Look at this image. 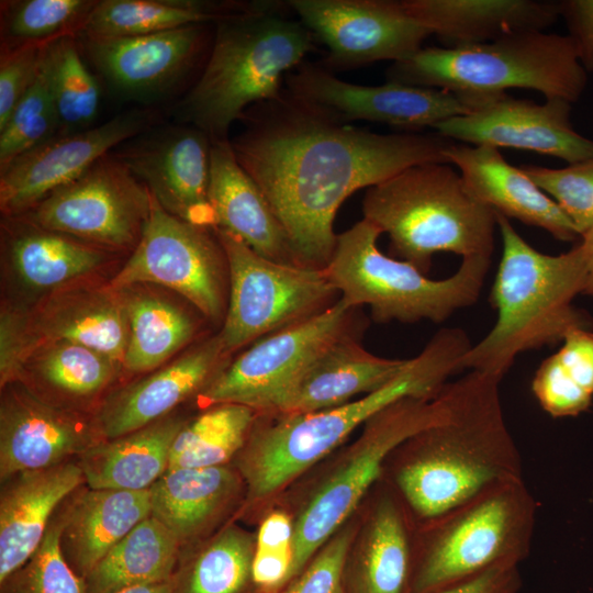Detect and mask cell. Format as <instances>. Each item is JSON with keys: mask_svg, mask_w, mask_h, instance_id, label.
I'll use <instances>...</instances> for the list:
<instances>
[{"mask_svg": "<svg viewBox=\"0 0 593 593\" xmlns=\"http://www.w3.org/2000/svg\"><path fill=\"white\" fill-rule=\"evenodd\" d=\"M231 145L281 223L299 265L325 268L334 220L354 192L425 163H447L452 141L435 134H380L335 121L291 97L249 108ZM448 164V163H447Z\"/></svg>", "mask_w": 593, "mask_h": 593, "instance_id": "1", "label": "cell"}, {"mask_svg": "<svg viewBox=\"0 0 593 593\" xmlns=\"http://www.w3.org/2000/svg\"><path fill=\"white\" fill-rule=\"evenodd\" d=\"M502 378L469 370L440 389L443 413L394 451L393 480L418 519L433 518L485 486L522 477V458L506 425Z\"/></svg>", "mask_w": 593, "mask_h": 593, "instance_id": "2", "label": "cell"}, {"mask_svg": "<svg viewBox=\"0 0 593 593\" xmlns=\"http://www.w3.org/2000/svg\"><path fill=\"white\" fill-rule=\"evenodd\" d=\"M470 345L463 329L443 328L395 379L372 393L321 412L278 415L262 426L255 422L237 454L248 499L278 491L394 402L407 396L434 398L451 374L461 371V358Z\"/></svg>", "mask_w": 593, "mask_h": 593, "instance_id": "3", "label": "cell"}, {"mask_svg": "<svg viewBox=\"0 0 593 593\" xmlns=\"http://www.w3.org/2000/svg\"><path fill=\"white\" fill-rule=\"evenodd\" d=\"M495 214L502 256L489 300L496 321L463 355L461 369L503 378L519 354L556 345L573 329H592L593 318L572 305L585 282L580 246L560 255L544 254L507 217Z\"/></svg>", "mask_w": 593, "mask_h": 593, "instance_id": "4", "label": "cell"}, {"mask_svg": "<svg viewBox=\"0 0 593 593\" xmlns=\"http://www.w3.org/2000/svg\"><path fill=\"white\" fill-rule=\"evenodd\" d=\"M286 5L261 1L216 24L206 63L180 104L183 121L225 139L249 108L281 96L287 75L314 48V35L282 13Z\"/></svg>", "mask_w": 593, "mask_h": 593, "instance_id": "5", "label": "cell"}, {"mask_svg": "<svg viewBox=\"0 0 593 593\" xmlns=\"http://www.w3.org/2000/svg\"><path fill=\"white\" fill-rule=\"evenodd\" d=\"M365 220L390 238V251L427 273L433 256L491 258L496 214L475 200L447 163L409 167L366 190Z\"/></svg>", "mask_w": 593, "mask_h": 593, "instance_id": "6", "label": "cell"}, {"mask_svg": "<svg viewBox=\"0 0 593 593\" xmlns=\"http://www.w3.org/2000/svg\"><path fill=\"white\" fill-rule=\"evenodd\" d=\"M387 81L441 89L466 101L535 90L546 99L577 102L588 83L569 35L526 31L463 47H422L392 63Z\"/></svg>", "mask_w": 593, "mask_h": 593, "instance_id": "7", "label": "cell"}, {"mask_svg": "<svg viewBox=\"0 0 593 593\" xmlns=\"http://www.w3.org/2000/svg\"><path fill=\"white\" fill-rule=\"evenodd\" d=\"M537 510L523 477H511L422 521L407 593H434L495 567H519L530 551Z\"/></svg>", "mask_w": 593, "mask_h": 593, "instance_id": "8", "label": "cell"}, {"mask_svg": "<svg viewBox=\"0 0 593 593\" xmlns=\"http://www.w3.org/2000/svg\"><path fill=\"white\" fill-rule=\"evenodd\" d=\"M381 234L365 219L337 234L324 269L347 304L367 305L376 323H441L478 301L491 258H465L455 273L435 280L412 264L382 254Z\"/></svg>", "mask_w": 593, "mask_h": 593, "instance_id": "9", "label": "cell"}, {"mask_svg": "<svg viewBox=\"0 0 593 593\" xmlns=\"http://www.w3.org/2000/svg\"><path fill=\"white\" fill-rule=\"evenodd\" d=\"M226 257L228 299L217 333L227 355L316 315L340 296L325 269L269 260L213 230Z\"/></svg>", "mask_w": 593, "mask_h": 593, "instance_id": "10", "label": "cell"}, {"mask_svg": "<svg viewBox=\"0 0 593 593\" xmlns=\"http://www.w3.org/2000/svg\"><path fill=\"white\" fill-rule=\"evenodd\" d=\"M443 401L407 396L387 406L365 424L347 461L322 485L294 525L290 581L351 514L383 471L387 459L405 440L437 422Z\"/></svg>", "mask_w": 593, "mask_h": 593, "instance_id": "11", "label": "cell"}, {"mask_svg": "<svg viewBox=\"0 0 593 593\" xmlns=\"http://www.w3.org/2000/svg\"><path fill=\"white\" fill-rule=\"evenodd\" d=\"M109 281L118 290L163 286L183 296L212 322L225 316L228 272L217 236L211 228L170 214L154 195L139 243Z\"/></svg>", "mask_w": 593, "mask_h": 593, "instance_id": "12", "label": "cell"}, {"mask_svg": "<svg viewBox=\"0 0 593 593\" xmlns=\"http://www.w3.org/2000/svg\"><path fill=\"white\" fill-rule=\"evenodd\" d=\"M359 307L339 298L325 311L273 332L227 362L198 395L206 406L235 403L270 413L281 394L331 345L358 335Z\"/></svg>", "mask_w": 593, "mask_h": 593, "instance_id": "13", "label": "cell"}, {"mask_svg": "<svg viewBox=\"0 0 593 593\" xmlns=\"http://www.w3.org/2000/svg\"><path fill=\"white\" fill-rule=\"evenodd\" d=\"M152 192L115 154L19 215L118 254L132 253L149 216Z\"/></svg>", "mask_w": 593, "mask_h": 593, "instance_id": "14", "label": "cell"}, {"mask_svg": "<svg viewBox=\"0 0 593 593\" xmlns=\"http://www.w3.org/2000/svg\"><path fill=\"white\" fill-rule=\"evenodd\" d=\"M284 86L294 99L348 124L369 121L418 131L434 128L444 120L470 111L466 100L441 89L394 81L355 85L337 78L323 66L304 61L287 75Z\"/></svg>", "mask_w": 593, "mask_h": 593, "instance_id": "15", "label": "cell"}, {"mask_svg": "<svg viewBox=\"0 0 593 593\" xmlns=\"http://www.w3.org/2000/svg\"><path fill=\"white\" fill-rule=\"evenodd\" d=\"M299 20L328 49L325 67L403 60L430 36L401 0H289Z\"/></svg>", "mask_w": 593, "mask_h": 593, "instance_id": "16", "label": "cell"}, {"mask_svg": "<svg viewBox=\"0 0 593 593\" xmlns=\"http://www.w3.org/2000/svg\"><path fill=\"white\" fill-rule=\"evenodd\" d=\"M468 103V113L441 121L436 133L456 143L532 150L569 165L593 158V139L573 128L572 103L563 99L536 103L501 93Z\"/></svg>", "mask_w": 593, "mask_h": 593, "instance_id": "17", "label": "cell"}, {"mask_svg": "<svg viewBox=\"0 0 593 593\" xmlns=\"http://www.w3.org/2000/svg\"><path fill=\"white\" fill-rule=\"evenodd\" d=\"M154 122L145 111L119 114L87 130L56 135L0 170L2 216H19Z\"/></svg>", "mask_w": 593, "mask_h": 593, "instance_id": "18", "label": "cell"}, {"mask_svg": "<svg viewBox=\"0 0 593 593\" xmlns=\"http://www.w3.org/2000/svg\"><path fill=\"white\" fill-rule=\"evenodd\" d=\"M0 389V480L77 459L102 440L93 415L53 405L21 381Z\"/></svg>", "mask_w": 593, "mask_h": 593, "instance_id": "19", "label": "cell"}, {"mask_svg": "<svg viewBox=\"0 0 593 593\" xmlns=\"http://www.w3.org/2000/svg\"><path fill=\"white\" fill-rule=\"evenodd\" d=\"M170 214L213 230L209 199L211 138L201 130L172 127L115 154Z\"/></svg>", "mask_w": 593, "mask_h": 593, "instance_id": "20", "label": "cell"}, {"mask_svg": "<svg viewBox=\"0 0 593 593\" xmlns=\"http://www.w3.org/2000/svg\"><path fill=\"white\" fill-rule=\"evenodd\" d=\"M228 357L215 334L168 365L116 385L93 414L102 439L125 435L174 413L181 403L203 391Z\"/></svg>", "mask_w": 593, "mask_h": 593, "instance_id": "21", "label": "cell"}, {"mask_svg": "<svg viewBox=\"0 0 593 593\" xmlns=\"http://www.w3.org/2000/svg\"><path fill=\"white\" fill-rule=\"evenodd\" d=\"M205 25L133 36H80L78 43L112 87L145 96L169 88L193 68L206 45Z\"/></svg>", "mask_w": 593, "mask_h": 593, "instance_id": "22", "label": "cell"}, {"mask_svg": "<svg viewBox=\"0 0 593 593\" xmlns=\"http://www.w3.org/2000/svg\"><path fill=\"white\" fill-rule=\"evenodd\" d=\"M1 254L5 277L36 302L67 284L97 278L119 254L36 225L23 216H2Z\"/></svg>", "mask_w": 593, "mask_h": 593, "instance_id": "23", "label": "cell"}, {"mask_svg": "<svg viewBox=\"0 0 593 593\" xmlns=\"http://www.w3.org/2000/svg\"><path fill=\"white\" fill-rule=\"evenodd\" d=\"M43 342L68 340L100 351L123 366L130 324L123 290L99 278L83 279L29 307Z\"/></svg>", "mask_w": 593, "mask_h": 593, "instance_id": "24", "label": "cell"}, {"mask_svg": "<svg viewBox=\"0 0 593 593\" xmlns=\"http://www.w3.org/2000/svg\"><path fill=\"white\" fill-rule=\"evenodd\" d=\"M446 159L459 171L470 194L495 213L545 230L562 242L580 236L557 203L500 149L452 142Z\"/></svg>", "mask_w": 593, "mask_h": 593, "instance_id": "25", "label": "cell"}, {"mask_svg": "<svg viewBox=\"0 0 593 593\" xmlns=\"http://www.w3.org/2000/svg\"><path fill=\"white\" fill-rule=\"evenodd\" d=\"M409 360L373 355L358 335L347 336L325 349L281 394L270 413L298 415L344 405L390 383Z\"/></svg>", "mask_w": 593, "mask_h": 593, "instance_id": "26", "label": "cell"}, {"mask_svg": "<svg viewBox=\"0 0 593 593\" xmlns=\"http://www.w3.org/2000/svg\"><path fill=\"white\" fill-rule=\"evenodd\" d=\"M0 582L41 544L63 501L85 484L78 458L0 480Z\"/></svg>", "mask_w": 593, "mask_h": 593, "instance_id": "27", "label": "cell"}, {"mask_svg": "<svg viewBox=\"0 0 593 593\" xmlns=\"http://www.w3.org/2000/svg\"><path fill=\"white\" fill-rule=\"evenodd\" d=\"M209 199L214 228L269 260L301 266L265 194L237 161L230 138L211 139Z\"/></svg>", "mask_w": 593, "mask_h": 593, "instance_id": "28", "label": "cell"}, {"mask_svg": "<svg viewBox=\"0 0 593 593\" xmlns=\"http://www.w3.org/2000/svg\"><path fill=\"white\" fill-rule=\"evenodd\" d=\"M404 10L447 48L545 31L560 16L559 1L401 0Z\"/></svg>", "mask_w": 593, "mask_h": 593, "instance_id": "29", "label": "cell"}, {"mask_svg": "<svg viewBox=\"0 0 593 593\" xmlns=\"http://www.w3.org/2000/svg\"><path fill=\"white\" fill-rule=\"evenodd\" d=\"M150 515L149 490L91 489L85 483L65 500L61 553L85 580L121 539Z\"/></svg>", "mask_w": 593, "mask_h": 593, "instance_id": "30", "label": "cell"}, {"mask_svg": "<svg viewBox=\"0 0 593 593\" xmlns=\"http://www.w3.org/2000/svg\"><path fill=\"white\" fill-rule=\"evenodd\" d=\"M123 372L119 361L87 346L46 340L30 357L19 381L53 405L93 415Z\"/></svg>", "mask_w": 593, "mask_h": 593, "instance_id": "31", "label": "cell"}, {"mask_svg": "<svg viewBox=\"0 0 593 593\" xmlns=\"http://www.w3.org/2000/svg\"><path fill=\"white\" fill-rule=\"evenodd\" d=\"M189 418L171 413L125 435L102 439L79 458L91 489L146 491L169 468L174 441Z\"/></svg>", "mask_w": 593, "mask_h": 593, "instance_id": "32", "label": "cell"}, {"mask_svg": "<svg viewBox=\"0 0 593 593\" xmlns=\"http://www.w3.org/2000/svg\"><path fill=\"white\" fill-rule=\"evenodd\" d=\"M239 488L227 465L168 469L149 489L152 515L183 547L198 544L233 503Z\"/></svg>", "mask_w": 593, "mask_h": 593, "instance_id": "33", "label": "cell"}, {"mask_svg": "<svg viewBox=\"0 0 593 593\" xmlns=\"http://www.w3.org/2000/svg\"><path fill=\"white\" fill-rule=\"evenodd\" d=\"M261 1L99 0L80 36L118 37L220 23L255 10Z\"/></svg>", "mask_w": 593, "mask_h": 593, "instance_id": "34", "label": "cell"}, {"mask_svg": "<svg viewBox=\"0 0 593 593\" xmlns=\"http://www.w3.org/2000/svg\"><path fill=\"white\" fill-rule=\"evenodd\" d=\"M123 292L130 324L123 370L148 373L187 346L198 324L187 310L167 298L136 287Z\"/></svg>", "mask_w": 593, "mask_h": 593, "instance_id": "35", "label": "cell"}, {"mask_svg": "<svg viewBox=\"0 0 593 593\" xmlns=\"http://www.w3.org/2000/svg\"><path fill=\"white\" fill-rule=\"evenodd\" d=\"M180 553L171 532L153 515L121 539L85 579L88 593L170 581Z\"/></svg>", "mask_w": 593, "mask_h": 593, "instance_id": "36", "label": "cell"}, {"mask_svg": "<svg viewBox=\"0 0 593 593\" xmlns=\"http://www.w3.org/2000/svg\"><path fill=\"white\" fill-rule=\"evenodd\" d=\"M254 550L253 537L235 525L181 548L171 593H260L251 573Z\"/></svg>", "mask_w": 593, "mask_h": 593, "instance_id": "37", "label": "cell"}, {"mask_svg": "<svg viewBox=\"0 0 593 593\" xmlns=\"http://www.w3.org/2000/svg\"><path fill=\"white\" fill-rule=\"evenodd\" d=\"M413 560L405 513L392 497L377 504L359 568V593H407Z\"/></svg>", "mask_w": 593, "mask_h": 593, "instance_id": "38", "label": "cell"}, {"mask_svg": "<svg viewBox=\"0 0 593 593\" xmlns=\"http://www.w3.org/2000/svg\"><path fill=\"white\" fill-rule=\"evenodd\" d=\"M257 412L235 403H219L189 418L178 433L168 469L225 466L244 447Z\"/></svg>", "mask_w": 593, "mask_h": 593, "instance_id": "39", "label": "cell"}, {"mask_svg": "<svg viewBox=\"0 0 593 593\" xmlns=\"http://www.w3.org/2000/svg\"><path fill=\"white\" fill-rule=\"evenodd\" d=\"M77 40L75 36L56 40L46 53L58 118L57 135L89 128L99 109L100 88L81 58Z\"/></svg>", "mask_w": 593, "mask_h": 593, "instance_id": "40", "label": "cell"}, {"mask_svg": "<svg viewBox=\"0 0 593 593\" xmlns=\"http://www.w3.org/2000/svg\"><path fill=\"white\" fill-rule=\"evenodd\" d=\"M96 3V0L1 1V47L78 37Z\"/></svg>", "mask_w": 593, "mask_h": 593, "instance_id": "41", "label": "cell"}, {"mask_svg": "<svg viewBox=\"0 0 593 593\" xmlns=\"http://www.w3.org/2000/svg\"><path fill=\"white\" fill-rule=\"evenodd\" d=\"M46 53L33 85L0 128V170L58 134Z\"/></svg>", "mask_w": 593, "mask_h": 593, "instance_id": "42", "label": "cell"}, {"mask_svg": "<svg viewBox=\"0 0 593 593\" xmlns=\"http://www.w3.org/2000/svg\"><path fill=\"white\" fill-rule=\"evenodd\" d=\"M65 500L34 553L0 582V593H88L86 581L69 567L60 549Z\"/></svg>", "mask_w": 593, "mask_h": 593, "instance_id": "43", "label": "cell"}, {"mask_svg": "<svg viewBox=\"0 0 593 593\" xmlns=\"http://www.w3.org/2000/svg\"><path fill=\"white\" fill-rule=\"evenodd\" d=\"M575 226L579 235L593 226V158L563 168L523 166Z\"/></svg>", "mask_w": 593, "mask_h": 593, "instance_id": "44", "label": "cell"}, {"mask_svg": "<svg viewBox=\"0 0 593 593\" xmlns=\"http://www.w3.org/2000/svg\"><path fill=\"white\" fill-rule=\"evenodd\" d=\"M294 526L282 512L268 515L255 540L253 580L260 593H273L290 580Z\"/></svg>", "mask_w": 593, "mask_h": 593, "instance_id": "45", "label": "cell"}, {"mask_svg": "<svg viewBox=\"0 0 593 593\" xmlns=\"http://www.w3.org/2000/svg\"><path fill=\"white\" fill-rule=\"evenodd\" d=\"M44 343L34 329L29 307L2 303L0 313V388L19 381L30 357Z\"/></svg>", "mask_w": 593, "mask_h": 593, "instance_id": "46", "label": "cell"}, {"mask_svg": "<svg viewBox=\"0 0 593 593\" xmlns=\"http://www.w3.org/2000/svg\"><path fill=\"white\" fill-rule=\"evenodd\" d=\"M51 43H24L1 47L0 128L33 85Z\"/></svg>", "mask_w": 593, "mask_h": 593, "instance_id": "47", "label": "cell"}, {"mask_svg": "<svg viewBox=\"0 0 593 593\" xmlns=\"http://www.w3.org/2000/svg\"><path fill=\"white\" fill-rule=\"evenodd\" d=\"M532 391L541 409L552 417L577 416L590 407L593 398L566 374L555 355L546 358L536 370Z\"/></svg>", "mask_w": 593, "mask_h": 593, "instance_id": "48", "label": "cell"}, {"mask_svg": "<svg viewBox=\"0 0 593 593\" xmlns=\"http://www.w3.org/2000/svg\"><path fill=\"white\" fill-rule=\"evenodd\" d=\"M350 537L346 530L333 538L282 593H344L343 575Z\"/></svg>", "mask_w": 593, "mask_h": 593, "instance_id": "49", "label": "cell"}, {"mask_svg": "<svg viewBox=\"0 0 593 593\" xmlns=\"http://www.w3.org/2000/svg\"><path fill=\"white\" fill-rule=\"evenodd\" d=\"M553 355L566 374L593 396V331L578 328L569 332Z\"/></svg>", "mask_w": 593, "mask_h": 593, "instance_id": "50", "label": "cell"}, {"mask_svg": "<svg viewBox=\"0 0 593 593\" xmlns=\"http://www.w3.org/2000/svg\"><path fill=\"white\" fill-rule=\"evenodd\" d=\"M560 16L566 21L581 65L593 71V0L559 1Z\"/></svg>", "mask_w": 593, "mask_h": 593, "instance_id": "51", "label": "cell"}, {"mask_svg": "<svg viewBox=\"0 0 593 593\" xmlns=\"http://www.w3.org/2000/svg\"><path fill=\"white\" fill-rule=\"evenodd\" d=\"M521 589L519 567L500 566L434 593H519Z\"/></svg>", "mask_w": 593, "mask_h": 593, "instance_id": "52", "label": "cell"}, {"mask_svg": "<svg viewBox=\"0 0 593 593\" xmlns=\"http://www.w3.org/2000/svg\"><path fill=\"white\" fill-rule=\"evenodd\" d=\"M579 244L585 265V282L582 294L593 296V226L584 232Z\"/></svg>", "mask_w": 593, "mask_h": 593, "instance_id": "53", "label": "cell"}, {"mask_svg": "<svg viewBox=\"0 0 593 593\" xmlns=\"http://www.w3.org/2000/svg\"><path fill=\"white\" fill-rule=\"evenodd\" d=\"M114 593H171V580L133 585Z\"/></svg>", "mask_w": 593, "mask_h": 593, "instance_id": "54", "label": "cell"}]
</instances>
